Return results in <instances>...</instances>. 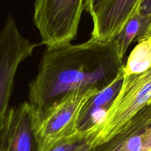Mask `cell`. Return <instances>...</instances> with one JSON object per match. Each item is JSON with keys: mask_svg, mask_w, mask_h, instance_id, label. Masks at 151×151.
<instances>
[{"mask_svg": "<svg viewBox=\"0 0 151 151\" xmlns=\"http://www.w3.org/2000/svg\"><path fill=\"white\" fill-rule=\"evenodd\" d=\"M113 41L89 39L47 48L36 77L29 84V103L39 117L69 92L84 88H106L123 69Z\"/></svg>", "mask_w": 151, "mask_h": 151, "instance_id": "6da1fadb", "label": "cell"}, {"mask_svg": "<svg viewBox=\"0 0 151 151\" xmlns=\"http://www.w3.org/2000/svg\"><path fill=\"white\" fill-rule=\"evenodd\" d=\"M84 88L68 93L40 116L36 126L38 151H50L60 142L79 134L78 122L83 109L97 92Z\"/></svg>", "mask_w": 151, "mask_h": 151, "instance_id": "7a4b0ae2", "label": "cell"}, {"mask_svg": "<svg viewBox=\"0 0 151 151\" xmlns=\"http://www.w3.org/2000/svg\"><path fill=\"white\" fill-rule=\"evenodd\" d=\"M150 100L151 68L139 75L124 76L122 87L92 142L98 145L122 132Z\"/></svg>", "mask_w": 151, "mask_h": 151, "instance_id": "3957f363", "label": "cell"}, {"mask_svg": "<svg viewBox=\"0 0 151 151\" xmlns=\"http://www.w3.org/2000/svg\"><path fill=\"white\" fill-rule=\"evenodd\" d=\"M86 0H35L33 23L47 48L69 44L78 34Z\"/></svg>", "mask_w": 151, "mask_h": 151, "instance_id": "277c9868", "label": "cell"}, {"mask_svg": "<svg viewBox=\"0 0 151 151\" xmlns=\"http://www.w3.org/2000/svg\"><path fill=\"white\" fill-rule=\"evenodd\" d=\"M37 44L24 38L12 16L0 31V131L8 111L13 82L21 63L32 55Z\"/></svg>", "mask_w": 151, "mask_h": 151, "instance_id": "5b68a950", "label": "cell"}, {"mask_svg": "<svg viewBox=\"0 0 151 151\" xmlns=\"http://www.w3.org/2000/svg\"><path fill=\"white\" fill-rule=\"evenodd\" d=\"M38 113L29 102L8 109L0 131V151H38Z\"/></svg>", "mask_w": 151, "mask_h": 151, "instance_id": "8992f818", "label": "cell"}, {"mask_svg": "<svg viewBox=\"0 0 151 151\" xmlns=\"http://www.w3.org/2000/svg\"><path fill=\"white\" fill-rule=\"evenodd\" d=\"M143 0H108L92 18L90 39L111 42L121 32L127 22L139 11Z\"/></svg>", "mask_w": 151, "mask_h": 151, "instance_id": "52a82bcc", "label": "cell"}, {"mask_svg": "<svg viewBox=\"0 0 151 151\" xmlns=\"http://www.w3.org/2000/svg\"><path fill=\"white\" fill-rule=\"evenodd\" d=\"M123 81L124 72L122 69L108 86L97 92L88 100L80 116L78 125V132L88 136L92 140L117 96Z\"/></svg>", "mask_w": 151, "mask_h": 151, "instance_id": "ba28073f", "label": "cell"}, {"mask_svg": "<svg viewBox=\"0 0 151 151\" xmlns=\"http://www.w3.org/2000/svg\"><path fill=\"white\" fill-rule=\"evenodd\" d=\"M151 22V17L137 12L126 23L123 29L113 40L115 51L121 60H123L128 47L135 38L145 35Z\"/></svg>", "mask_w": 151, "mask_h": 151, "instance_id": "9c48e42d", "label": "cell"}, {"mask_svg": "<svg viewBox=\"0 0 151 151\" xmlns=\"http://www.w3.org/2000/svg\"><path fill=\"white\" fill-rule=\"evenodd\" d=\"M137 41L138 44L133 49L124 64V76L139 75L151 68V41L141 38Z\"/></svg>", "mask_w": 151, "mask_h": 151, "instance_id": "30bf717a", "label": "cell"}, {"mask_svg": "<svg viewBox=\"0 0 151 151\" xmlns=\"http://www.w3.org/2000/svg\"><path fill=\"white\" fill-rule=\"evenodd\" d=\"M88 139H90L88 136L79 133L60 142L50 151H75Z\"/></svg>", "mask_w": 151, "mask_h": 151, "instance_id": "8fae6325", "label": "cell"}, {"mask_svg": "<svg viewBox=\"0 0 151 151\" xmlns=\"http://www.w3.org/2000/svg\"><path fill=\"white\" fill-rule=\"evenodd\" d=\"M108 0H86L85 10L89 13L91 19L97 14Z\"/></svg>", "mask_w": 151, "mask_h": 151, "instance_id": "7c38bea8", "label": "cell"}, {"mask_svg": "<svg viewBox=\"0 0 151 151\" xmlns=\"http://www.w3.org/2000/svg\"><path fill=\"white\" fill-rule=\"evenodd\" d=\"M135 116L145 128L151 126V100Z\"/></svg>", "mask_w": 151, "mask_h": 151, "instance_id": "4fadbf2b", "label": "cell"}, {"mask_svg": "<svg viewBox=\"0 0 151 151\" xmlns=\"http://www.w3.org/2000/svg\"><path fill=\"white\" fill-rule=\"evenodd\" d=\"M139 12L145 16L151 17V0H143Z\"/></svg>", "mask_w": 151, "mask_h": 151, "instance_id": "5bb4252c", "label": "cell"}, {"mask_svg": "<svg viewBox=\"0 0 151 151\" xmlns=\"http://www.w3.org/2000/svg\"><path fill=\"white\" fill-rule=\"evenodd\" d=\"M97 145L94 144L91 142V139H88V141L86 142L83 145L78 147L76 150L75 151H94V148Z\"/></svg>", "mask_w": 151, "mask_h": 151, "instance_id": "9a60e30c", "label": "cell"}, {"mask_svg": "<svg viewBox=\"0 0 151 151\" xmlns=\"http://www.w3.org/2000/svg\"><path fill=\"white\" fill-rule=\"evenodd\" d=\"M141 38H147V39H150L151 41V22H150V25H149L148 28H147V31H146V32L145 33V35H143V36H142Z\"/></svg>", "mask_w": 151, "mask_h": 151, "instance_id": "2e32d148", "label": "cell"}]
</instances>
